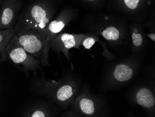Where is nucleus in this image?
I'll return each mask as SVG.
<instances>
[{
    "instance_id": "obj_1",
    "label": "nucleus",
    "mask_w": 155,
    "mask_h": 117,
    "mask_svg": "<svg viewBox=\"0 0 155 117\" xmlns=\"http://www.w3.org/2000/svg\"><path fill=\"white\" fill-rule=\"evenodd\" d=\"M54 13V7L48 0L35 2L21 14L14 27L15 30H35L43 36V31L53 19Z\"/></svg>"
},
{
    "instance_id": "obj_2",
    "label": "nucleus",
    "mask_w": 155,
    "mask_h": 117,
    "mask_svg": "<svg viewBox=\"0 0 155 117\" xmlns=\"http://www.w3.org/2000/svg\"><path fill=\"white\" fill-rule=\"evenodd\" d=\"M4 53L6 58L8 57L14 64L22 66L26 71H34L41 68V61L19 45L15 35L6 46Z\"/></svg>"
},
{
    "instance_id": "obj_3",
    "label": "nucleus",
    "mask_w": 155,
    "mask_h": 117,
    "mask_svg": "<svg viewBox=\"0 0 155 117\" xmlns=\"http://www.w3.org/2000/svg\"><path fill=\"white\" fill-rule=\"evenodd\" d=\"M72 11L66 9L61 11L55 20L50 22L43 31V36L45 39V46L43 56L41 60V64H48V56L52 40L63 29L72 19Z\"/></svg>"
},
{
    "instance_id": "obj_4",
    "label": "nucleus",
    "mask_w": 155,
    "mask_h": 117,
    "mask_svg": "<svg viewBox=\"0 0 155 117\" xmlns=\"http://www.w3.org/2000/svg\"><path fill=\"white\" fill-rule=\"evenodd\" d=\"M15 36L21 47L41 62L45 46L43 36L35 30H27L15 31Z\"/></svg>"
},
{
    "instance_id": "obj_5",
    "label": "nucleus",
    "mask_w": 155,
    "mask_h": 117,
    "mask_svg": "<svg viewBox=\"0 0 155 117\" xmlns=\"http://www.w3.org/2000/svg\"><path fill=\"white\" fill-rule=\"evenodd\" d=\"M21 4V0H4L2 2L0 9V30L14 28Z\"/></svg>"
},
{
    "instance_id": "obj_6",
    "label": "nucleus",
    "mask_w": 155,
    "mask_h": 117,
    "mask_svg": "<svg viewBox=\"0 0 155 117\" xmlns=\"http://www.w3.org/2000/svg\"><path fill=\"white\" fill-rule=\"evenodd\" d=\"M84 34L59 33L51 42L50 47L55 51L63 53L68 56V50L71 48H79Z\"/></svg>"
},
{
    "instance_id": "obj_7",
    "label": "nucleus",
    "mask_w": 155,
    "mask_h": 117,
    "mask_svg": "<svg viewBox=\"0 0 155 117\" xmlns=\"http://www.w3.org/2000/svg\"><path fill=\"white\" fill-rule=\"evenodd\" d=\"M136 98L138 104L145 108H150L155 105V97L151 91L148 88L140 89L137 94Z\"/></svg>"
},
{
    "instance_id": "obj_8",
    "label": "nucleus",
    "mask_w": 155,
    "mask_h": 117,
    "mask_svg": "<svg viewBox=\"0 0 155 117\" xmlns=\"http://www.w3.org/2000/svg\"><path fill=\"white\" fill-rule=\"evenodd\" d=\"M133 74V70L128 65L124 64H119L117 65L114 72L115 78L123 82L131 79Z\"/></svg>"
},
{
    "instance_id": "obj_9",
    "label": "nucleus",
    "mask_w": 155,
    "mask_h": 117,
    "mask_svg": "<svg viewBox=\"0 0 155 117\" xmlns=\"http://www.w3.org/2000/svg\"><path fill=\"white\" fill-rule=\"evenodd\" d=\"M73 86L69 84L63 85L58 90L56 93V98L59 101L64 102L72 97L74 93Z\"/></svg>"
},
{
    "instance_id": "obj_10",
    "label": "nucleus",
    "mask_w": 155,
    "mask_h": 117,
    "mask_svg": "<svg viewBox=\"0 0 155 117\" xmlns=\"http://www.w3.org/2000/svg\"><path fill=\"white\" fill-rule=\"evenodd\" d=\"M101 35L108 41H116L120 37V32L114 26H109L103 30Z\"/></svg>"
},
{
    "instance_id": "obj_11",
    "label": "nucleus",
    "mask_w": 155,
    "mask_h": 117,
    "mask_svg": "<svg viewBox=\"0 0 155 117\" xmlns=\"http://www.w3.org/2000/svg\"><path fill=\"white\" fill-rule=\"evenodd\" d=\"M79 105L81 111L84 114L91 115L94 112V105L91 99L85 98H81L79 101Z\"/></svg>"
},
{
    "instance_id": "obj_12",
    "label": "nucleus",
    "mask_w": 155,
    "mask_h": 117,
    "mask_svg": "<svg viewBox=\"0 0 155 117\" xmlns=\"http://www.w3.org/2000/svg\"><path fill=\"white\" fill-rule=\"evenodd\" d=\"M15 34L14 28L0 30V44L6 48L10 40L15 35Z\"/></svg>"
},
{
    "instance_id": "obj_13",
    "label": "nucleus",
    "mask_w": 155,
    "mask_h": 117,
    "mask_svg": "<svg viewBox=\"0 0 155 117\" xmlns=\"http://www.w3.org/2000/svg\"><path fill=\"white\" fill-rule=\"evenodd\" d=\"M96 42V40L95 38L91 36L86 37L84 36V38L82 40L81 45L84 47L86 49H90L93 45L95 44Z\"/></svg>"
},
{
    "instance_id": "obj_14",
    "label": "nucleus",
    "mask_w": 155,
    "mask_h": 117,
    "mask_svg": "<svg viewBox=\"0 0 155 117\" xmlns=\"http://www.w3.org/2000/svg\"><path fill=\"white\" fill-rule=\"evenodd\" d=\"M132 40L133 45L139 47L141 46L143 43V37L141 34L135 31L132 33Z\"/></svg>"
},
{
    "instance_id": "obj_15",
    "label": "nucleus",
    "mask_w": 155,
    "mask_h": 117,
    "mask_svg": "<svg viewBox=\"0 0 155 117\" xmlns=\"http://www.w3.org/2000/svg\"><path fill=\"white\" fill-rule=\"evenodd\" d=\"M123 2L129 9L134 10L138 7L141 0H123Z\"/></svg>"
},
{
    "instance_id": "obj_16",
    "label": "nucleus",
    "mask_w": 155,
    "mask_h": 117,
    "mask_svg": "<svg viewBox=\"0 0 155 117\" xmlns=\"http://www.w3.org/2000/svg\"><path fill=\"white\" fill-rule=\"evenodd\" d=\"M27 116L31 117H47V114L44 111L40 108H38L32 111Z\"/></svg>"
},
{
    "instance_id": "obj_17",
    "label": "nucleus",
    "mask_w": 155,
    "mask_h": 117,
    "mask_svg": "<svg viewBox=\"0 0 155 117\" xmlns=\"http://www.w3.org/2000/svg\"><path fill=\"white\" fill-rule=\"evenodd\" d=\"M5 49V47L0 44V61H4L6 60V57L4 53Z\"/></svg>"
},
{
    "instance_id": "obj_18",
    "label": "nucleus",
    "mask_w": 155,
    "mask_h": 117,
    "mask_svg": "<svg viewBox=\"0 0 155 117\" xmlns=\"http://www.w3.org/2000/svg\"><path fill=\"white\" fill-rule=\"evenodd\" d=\"M148 36L151 39V40H153L154 42L155 41V34L154 33H153V34H150L148 35Z\"/></svg>"
},
{
    "instance_id": "obj_19",
    "label": "nucleus",
    "mask_w": 155,
    "mask_h": 117,
    "mask_svg": "<svg viewBox=\"0 0 155 117\" xmlns=\"http://www.w3.org/2000/svg\"><path fill=\"white\" fill-rule=\"evenodd\" d=\"M87 1H88L90 2H94L95 1H96V0H87Z\"/></svg>"
},
{
    "instance_id": "obj_20",
    "label": "nucleus",
    "mask_w": 155,
    "mask_h": 117,
    "mask_svg": "<svg viewBox=\"0 0 155 117\" xmlns=\"http://www.w3.org/2000/svg\"><path fill=\"white\" fill-rule=\"evenodd\" d=\"M1 0H0V9H1Z\"/></svg>"
}]
</instances>
